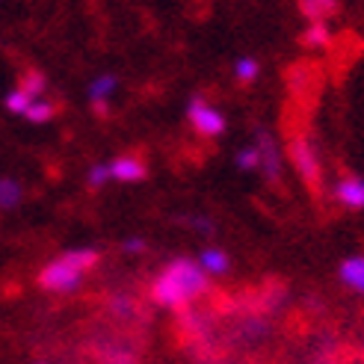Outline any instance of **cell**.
Wrapping results in <instances>:
<instances>
[{
  "instance_id": "obj_1",
  "label": "cell",
  "mask_w": 364,
  "mask_h": 364,
  "mask_svg": "<svg viewBox=\"0 0 364 364\" xmlns=\"http://www.w3.org/2000/svg\"><path fill=\"white\" fill-rule=\"evenodd\" d=\"M208 282L210 276H205L196 258H175L151 279L149 296L166 311H181V308H190L198 296H205Z\"/></svg>"
},
{
  "instance_id": "obj_2",
  "label": "cell",
  "mask_w": 364,
  "mask_h": 364,
  "mask_svg": "<svg viewBox=\"0 0 364 364\" xmlns=\"http://www.w3.org/2000/svg\"><path fill=\"white\" fill-rule=\"evenodd\" d=\"M101 261V252L92 249V246H77V249H65L57 258H50L42 269L36 282L45 294H57V296H65V294H75V290L83 287L86 276L98 267Z\"/></svg>"
},
{
  "instance_id": "obj_3",
  "label": "cell",
  "mask_w": 364,
  "mask_h": 364,
  "mask_svg": "<svg viewBox=\"0 0 364 364\" xmlns=\"http://www.w3.org/2000/svg\"><path fill=\"white\" fill-rule=\"evenodd\" d=\"M187 119H190V124H193V131L202 134V136H208V139L223 136L225 127H228L223 110L210 107L202 95H193V98H190V104H187Z\"/></svg>"
},
{
  "instance_id": "obj_4",
  "label": "cell",
  "mask_w": 364,
  "mask_h": 364,
  "mask_svg": "<svg viewBox=\"0 0 364 364\" xmlns=\"http://www.w3.org/2000/svg\"><path fill=\"white\" fill-rule=\"evenodd\" d=\"M290 160H294L299 178L305 181L308 187H317L320 184L323 169H320V157H317V149L311 145V139H305V136L294 139V145H290Z\"/></svg>"
},
{
  "instance_id": "obj_5",
  "label": "cell",
  "mask_w": 364,
  "mask_h": 364,
  "mask_svg": "<svg viewBox=\"0 0 364 364\" xmlns=\"http://www.w3.org/2000/svg\"><path fill=\"white\" fill-rule=\"evenodd\" d=\"M119 89V80L116 75H98L92 83H89L86 95H89V104H92V113L95 116H107L110 113V95Z\"/></svg>"
},
{
  "instance_id": "obj_6",
  "label": "cell",
  "mask_w": 364,
  "mask_h": 364,
  "mask_svg": "<svg viewBox=\"0 0 364 364\" xmlns=\"http://www.w3.org/2000/svg\"><path fill=\"white\" fill-rule=\"evenodd\" d=\"M255 149L261 154V172L267 175V181H279L282 178V154H279V145L267 131H258V142Z\"/></svg>"
},
{
  "instance_id": "obj_7",
  "label": "cell",
  "mask_w": 364,
  "mask_h": 364,
  "mask_svg": "<svg viewBox=\"0 0 364 364\" xmlns=\"http://www.w3.org/2000/svg\"><path fill=\"white\" fill-rule=\"evenodd\" d=\"M107 169H110V181H122V184H136V181H142L145 175H149L145 163L134 154L116 157L113 163H107Z\"/></svg>"
},
{
  "instance_id": "obj_8",
  "label": "cell",
  "mask_w": 364,
  "mask_h": 364,
  "mask_svg": "<svg viewBox=\"0 0 364 364\" xmlns=\"http://www.w3.org/2000/svg\"><path fill=\"white\" fill-rule=\"evenodd\" d=\"M338 282L353 294L364 296V255H350L338 264Z\"/></svg>"
},
{
  "instance_id": "obj_9",
  "label": "cell",
  "mask_w": 364,
  "mask_h": 364,
  "mask_svg": "<svg viewBox=\"0 0 364 364\" xmlns=\"http://www.w3.org/2000/svg\"><path fill=\"white\" fill-rule=\"evenodd\" d=\"M332 193L347 210H364V178H341Z\"/></svg>"
},
{
  "instance_id": "obj_10",
  "label": "cell",
  "mask_w": 364,
  "mask_h": 364,
  "mask_svg": "<svg viewBox=\"0 0 364 364\" xmlns=\"http://www.w3.org/2000/svg\"><path fill=\"white\" fill-rule=\"evenodd\" d=\"M196 264L205 269V276H225V272L231 269L228 252L220 249V246H205L202 252L196 255Z\"/></svg>"
},
{
  "instance_id": "obj_11",
  "label": "cell",
  "mask_w": 364,
  "mask_h": 364,
  "mask_svg": "<svg viewBox=\"0 0 364 364\" xmlns=\"http://www.w3.org/2000/svg\"><path fill=\"white\" fill-rule=\"evenodd\" d=\"M299 12L308 21H326L338 12V0H299Z\"/></svg>"
},
{
  "instance_id": "obj_12",
  "label": "cell",
  "mask_w": 364,
  "mask_h": 364,
  "mask_svg": "<svg viewBox=\"0 0 364 364\" xmlns=\"http://www.w3.org/2000/svg\"><path fill=\"white\" fill-rule=\"evenodd\" d=\"M24 202V187L15 178H0V210H15Z\"/></svg>"
},
{
  "instance_id": "obj_13",
  "label": "cell",
  "mask_w": 364,
  "mask_h": 364,
  "mask_svg": "<svg viewBox=\"0 0 364 364\" xmlns=\"http://www.w3.org/2000/svg\"><path fill=\"white\" fill-rule=\"evenodd\" d=\"M329 42H332V30L326 27V21H311L302 33V45L305 48L323 50V48H329Z\"/></svg>"
},
{
  "instance_id": "obj_14",
  "label": "cell",
  "mask_w": 364,
  "mask_h": 364,
  "mask_svg": "<svg viewBox=\"0 0 364 364\" xmlns=\"http://www.w3.org/2000/svg\"><path fill=\"white\" fill-rule=\"evenodd\" d=\"M53 116H57V107H53L50 101H45V98H33L30 107L24 110V119L33 122V124H45V122H50Z\"/></svg>"
},
{
  "instance_id": "obj_15",
  "label": "cell",
  "mask_w": 364,
  "mask_h": 364,
  "mask_svg": "<svg viewBox=\"0 0 364 364\" xmlns=\"http://www.w3.org/2000/svg\"><path fill=\"white\" fill-rule=\"evenodd\" d=\"M18 89H24L30 98H42V95L48 92V77L42 75V71H24V75H21V83H18Z\"/></svg>"
},
{
  "instance_id": "obj_16",
  "label": "cell",
  "mask_w": 364,
  "mask_h": 364,
  "mask_svg": "<svg viewBox=\"0 0 364 364\" xmlns=\"http://www.w3.org/2000/svg\"><path fill=\"white\" fill-rule=\"evenodd\" d=\"M258 75H261V63L255 57H240L234 63V77H237V83H255Z\"/></svg>"
},
{
  "instance_id": "obj_17",
  "label": "cell",
  "mask_w": 364,
  "mask_h": 364,
  "mask_svg": "<svg viewBox=\"0 0 364 364\" xmlns=\"http://www.w3.org/2000/svg\"><path fill=\"white\" fill-rule=\"evenodd\" d=\"M234 163H237L240 172H258L261 169V154L255 145H246V149H240L237 154H234Z\"/></svg>"
},
{
  "instance_id": "obj_18",
  "label": "cell",
  "mask_w": 364,
  "mask_h": 364,
  "mask_svg": "<svg viewBox=\"0 0 364 364\" xmlns=\"http://www.w3.org/2000/svg\"><path fill=\"white\" fill-rule=\"evenodd\" d=\"M30 95L24 92V89H9V92H6V98H4V107H6V110L12 113V116H24V110H27V107H30Z\"/></svg>"
},
{
  "instance_id": "obj_19",
  "label": "cell",
  "mask_w": 364,
  "mask_h": 364,
  "mask_svg": "<svg viewBox=\"0 0 364 364\" xmlns=\"http://www.w3.org/2000/svg\"><path fill=\"white\" fill-rule=\"evenodd\" d=\"M107 308L116 314V317H134V311H136V305H134V299L127 296V294H113L110 296V302H107Z\"/></svg>"
},
{
  "instance_id": "obj_20",
  "label": "cell",
  "mask_w": 364,
  "mask_h": 364,
  "mask_svg": "<svg viewBox=\"0 0 364 364\" xmlns=\"http://www.w3.org/2000/svg\"><path fill=\"white\" fill-rule=\"evenodd\" d=\"M107 181H110V169H107V163H95V166H89L86 172V184L92 190H101Z\"/></svg>"
},
{
  "instance_id": "obj_21",
  "label": "cell",
  "mask_w": 364,
  "mask_h": 364,
  "mask_svg": "<svg viewBox=\"0 0 364 364\" xmlns=\"http://www.w3.org/2000/svg\"><path fill=\"white\" fill-rule=\"evenodd\" d=\"M187 225H190L193 231H198V234H205V237H210V234L216 231L213 220H208V216H190V220H187Z\"/></svg>"
},
{
  "instance_id": "obj_22",
  "label": "cell",
  "mask_w": 364,
  "mask_h": 364,
  "mask_svg": "<svg viewBox=\"0 0 364 364\" xmlns=\"http://www.w3.org/2000/svg\"><path fill=\"white\" fill-rule=\"evenodd\" d=\"M145 249H149V243H145L142 237H127V240H122V252H124V255H142Z\"/></svg>"
},
{
  "instance_id": "obj_23",
  "label": "cell",
  "mask_w": 364,
  "mask_h": 364,
  "mask_svg": "<svg viewBox=\"0 0 364 364\" xmlns=\"http://www.w3.org/2000/svg\"><path fill=\"white\" fill-rule=\"evenodd\" d=\"M314 364H343L341 358H320V361H314Z\"/></svg>"
},
{
  "instance_id": "obj_24",
  "label": "cell",
  "mask_w": 364,
  "mask_h": 364,
  "mask_svg": "<svg viewBox=\"0 0 364 364\" xmlns=\"http://www.w3.org/2000/svg\"><path fill=\"white\" fill-rule=\"evenodd\" d=\"M223 364H231V361H223Z\"/></svg>"
},
{
  "instance_id": "obj_25",
  "label": "cell",
  "mask_w": 364,
  "mask_h": 364,
  "mask_svg": "<svg viewBox=\"0 0 364 364\" xmlns=\"http://www.w3.org/2000/svg\"><path fill=\"white\" fill-rule=\"evenodd\" d=\"M39 364H42V361H39Z\"/></svg>"
}]
</instances>
